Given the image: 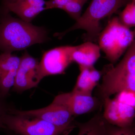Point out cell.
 <instances>
[{"instance_id": "cell-24", "label": "cell", "mask_w": 135, "mask_h": 135, "mask_svg": "<svg viewBox=\"0 0 135 135\" xmlns=\"http://www.w3.org/2000/svg\"><path fill=\"white\" fill-rule=\"evenodd\" d=\"M5 130L6 131V132H7L5 135H17L16 134H15V133L12 132V131H10L9 130H7V129H5Z\"/></svg>"}, {"instance_id": "cell-3", "label": "cell", "mask_w": 135, "mask_h": 135, "mask_svg": "<svg viewBox=\"0 0 135 135\" xmlns=\"http://www.w3.org/2000/svg\"><path fill=\"white\" fill-rule=\"evenodd\" d=\"M134 40L133 32L124 25L118 17H114L100 33L98 41L105 58L113 65Z\"/></svg>"}, {"instance_id": "cell-13", "label": "cell", "mask_w": 135, "mask_h": 135, "mask_svg": "<svg viewBox=\"0 0 135 135\" xmlns=\"http://www.w3.org/2000/svg\"><path fill=\"white\" fill-rule=\"evenodd\" d=\"M80 73L73 90L82 94L92 95V91L98 84L103 75L102 71L96 70L94 66H79Z\"/></svg>"}, {"instance_id": "cell-10", "label": "cell", "mask_w": 135, "mask_h": 135, "mask_svg": "<svg viewBox=\"0 0 135 135\" xmlns=\"http://www.w3.org/2000/svg\"><path fill=\"white\" fill-rule=\"evenodd\" d=\"M38 61L25 51L20 57L12 91L21 94L36 87L40 81L38 79Z\"/></svg>"}, {"instance_id": "cell-22", "label": "cell", "mask_w": 135, "mask_h": 135, "mask_svg": "<svg viewBox=\"0 0 135 135\" xmlns=\"http://www.w3.org/2000/svg\"><path fill=\"white\" fill-rule=\"evenodd\" d=\"M71 0H49L46 1L45 10L52 9H62Z\"/></svg>"}, {"instance_id": "cell-26", "label": "cell", "mask_w": 135, "mask_h": 135, "mask_svg": "<svg viewBox=\"0 0 135 135\" xmlns=\"http://www.w3.org/2000/svg\"><path fill=\"white\" fill-rule=\"evenodd\" d=\"M133 1H134L135 2V0H133Z\"/></svg>"}, {"instance_id": "cell-25", "label": "cell", "mask_w": 135, "mask_h": 135, "mask_svg": "<svg viewBox=\"0 0 135 135\" xmlns=\"http://www.w3.org/2000/svg\"><path fill=\"white\" fill-rule=\"evenodd\" d=\"M133 32H134V38H135V29L134 31Z\"/></svg>"}, {"instance_id": "cell-15", "label": "cell", "mask_w": 135, "mask_h": 135, "mask_svg": "<svg viewBox=\"0 0 135 135\" xmlns=\"http://www.w3.org/2000/svg\"><path fill=\"white\" fill-rule=\"evenodd\" d=\"M101 110L86 122H76L79 129L77 135H105L108 123L104 119Z\"/></svg>"}, {"instance_id": "cell-18", "label": "cell", "mask_w": 135, "mask_h": 135, "mask_svg": "<svg viewBox=\"0 0 135 135\" xmlns=\"http://www.w3.org/2000/svg\"><path fill=\"white\" fill-rule=\"evenodd\" d=\"M88 0H71L62 10L72 18L77 20L81 16V11L84 4Z\"/></svg>"}, {"instance_id": "cell-21", "label": "cell", "mask_w": 135, "mask_h": 135, "mask_svg": "<svg viewBox=\"0 0 135 135\" xmlns=\"http://www.w3.org/2000/svg\"><path fill=\"white\" fill-rule=\"evenodd\" d=\"M7 98L0 95V129H5L3 120L11 109L14 107L8 103Z\"/></svg>"}, {"instance_id": "cell-7", "label": "cell", "mask_w": 135, "mask_h": 135, "mask_svg": "<svg viewBox=\"0 0 135 135\" xmlns=\"http://www.w3.org/2000/svg\"><path fill=\"white\" fill-rule=\"evenodd\" d=\"M103 77L101 84L98 85L95 96L101 101L122 90L135 92V74L116 72L109 66L102 71Z\"/></svg>"}, {"instance_id": "cell-5", "label": "cell", "mask_w": 135, "mask_h": 135, "mask_svg": "<svg viewBox=\"0 0 135 135\" xmlns=\"http://www.w3.org/2000/svg\"><path fill=\"white\" fill-rule=\"evenodd\" d=\"M9 113L17 114L28 117L40 118L70 133L75 128V117L64 106L52 102L44 108L29 110H22L12 108Z\"/></svg>"}, {"instance_id": "cell-14", "label": "cell", "mask_w": 135, "mask_h": 135, "mask_svg": "<svg viewBox=\"0 0 135 135\" xmlns=\"http://www.w3.org/2000/svg\"><path fill=\"white\" fill-rule=\"evenodd\" d=\"M100 50L98 45L91 42L74 46L71 55L73 62L77 63L79 66H94L100 57Z\"/></svg>"}, {"instance_id": "cell-16", "label": "cell", "mask_w": 135, "mask_h": 135, "mask_svg": "<svg viewBox=\"0 0 135 135\" xmlns=\"http://www.w3.org/2000/svg\"><path fill=\"white\" fill-rule=\"evenodd\" d=\"M113 68L118 72L135 74V40L126 51L122 59Z\"/></svg>"}, {"instance_id": "cell-1", "label": "cell", "mask_w": 135, "mask_h": 135, "mask_svg": "<svg viewBox=\"0 0 135 135\" xmlns=\"http://www.w3.org/2000/svg\"><path fill=\"white\" fill-rule=\"evenodd\" d=\"M0 51L12 53L47 40L48 33L44 27L36 26L9 12L0 11Z\"/></svg>"}, {"instance_id": "cell-11", "label": "cell", "mask_w": 135, "mask_h": 135, "mask_svg": "<svg viewBox=\"0 0 135 135\" xmlns=\"http://www.w3.org/2000/svg\"><path fill=\"white\" fill-rule=\"evenodd\" d=\"M20 57L12 53L0 54V95L7 97L10 90L15 84Z\"/></svg>"}, {"instance_id": "cell-23", "label": "cell", "mask_w": 135, "mask_h": 135, "mask_svg": "<svg viewBox=\"0 0 135 135\" xmlns=\"http://www.w3.org/2000/svg\"><path fill=\"white\" fill-rule=\"evenodd\" d=\"M19 0H2V5H7L9 3L16 2Z\"/></svg>"}, {"instance_id": "cell-19", "label": "cell", "mask_w": 135, "mask_h": 135, "mask_svg": "<svg viewBox=\"0 0 135 135\" xmlns=\"http://www.w3.org/2000/svg\"><path fill=\"white\" fill-rule=\"evenodd\" d=\"M105 135H135V128H121L107 123Z\"/></svg>"}, {"instance_id": "cell-4", "label": "cell", "mask_w": 135, "mask_h": 135, "mask_svg": "<svg viewBox=\"0 0 135 135\" xmlns=\"http://www.w3.org/2000/svg\"><path fill=\"white\" fill-rule=\"evenodd\" d=\"M5 129L17 135H66V130L40 118L9 113L3 120Z\"/></svg>"}, {"instance_id": "cell-2", "label": "cell", "mask_w": 135, "mask_h": 135, "mask_svg": "<svg viewBox=\"0 0 135 135\" xmlns=\"http://www.w3.org/2000/svg\"><path fill=\"white\" fill-rule=\"evenodd\" d=\"M131 1L92 0L85 12L72 26L62 32L56 33L55 36L62 38L70 32L80 29L86 32L83 36L84 41L93 42L98 41L102 31L100 21L126 6Z\"/></svg>"}, {"instance_id": "cell-8", "label": "cell", "mask_w": 135, "mask_h": 135, "mask_svg": "<svg viewBox=\"0 0 135 135\" xmlns=\"http://www.w3.org/2000/svg\"><path fill=\"white\" fill-rule=\"evenodd\" d=\"M52 102L64 106L74 117L103 108V103L95 96L72 91L57 95Z\"/></svg>"}, {"instance_id": "cell-12", "label": "cell", "mask_w": 135, "mask_h": 135, "mask_svg": "<svg viewBox=\"0 0 135 135\" xmlns=\"http://www.w3.org/2000/svg\"><path fill=\"white\" fill-rule=\"evenodd\" d=\"M44 0H19L0 7V11L13 12L25 22L31 23L41 12L45 10Z\"/></svg>"}, {"instance_id": "cell-9", "label": "cell", "mask_w": 135, "mask_h": 135, "mask_svg": "<svg viewBox=\"0 0 135 135\" xmlns=\"http://www.w3.org/2000/svg\"><path fill=\"white\" fill-rule=\"evenodd\" d=\"M103 118L109 124L121 128L133 126L135 108L117 100L107 97L102 100Z\"/></svg>"}, {"instance_id": "cell-17", "label": "cell", "mask_w": 135, "mask_h": 135, "mask_svg": "<svg viewBox=\"0 0 135 135\" xmlns=\"http://www.w3.org/2000/svg\"><path fill=\"white\" fill-rule=\"evenodd\" d=\"M125 26L130 28L135 27V2L132 1L126 5L119 17Z\"/></svg>"}, {"instance_id": "cell-6", "label": "cell", "mask_w": 135, "mask_h": 135, "mask_svg": "<svg viewBox=\"0 0 135 135\" xmlns=\"http://www.w3.org/2000/svg\"><path fill=\"white\" fill-rule=\"evenodd\" d=\"M74 46H60L44 52L38 68V79L50 75L63 74L73 62L72 53Z\"/></svg>"}, {"instance_id": "cell-20", "label": "cell", "mask_w": 135, "mask_h": 135, "mask_svg": "<svg viewBox=\"0 0 135 135\" xmlns=\"http://www.w3.org/2000/svg\"><path fill=\"white\" fill-rule=\"evenodd\" d=\"M115 99L135 108V92L124 90L116 94Z\"/></svg>"}]
</instances>
